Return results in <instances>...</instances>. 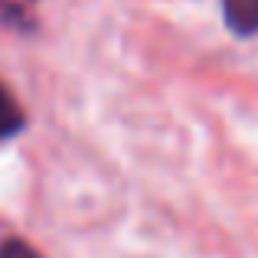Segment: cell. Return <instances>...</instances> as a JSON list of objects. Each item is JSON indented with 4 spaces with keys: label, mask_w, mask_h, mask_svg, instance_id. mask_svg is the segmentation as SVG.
I'll return each instance as SVG.
<instances>
[{
    "label": "cell",
    "mask_w": 258,
    "mask_h": 258,
    "mask_svg": "<svg viewBox=\"0 0 258 258\" xmlns=\"http://www.w3.org/2000/svg\"><path fill=\"white\" fill-rule=\"evenodd\" d=\"M222 13L232 33L255 36L258 33V0H222Z\"/></svg>",
    "instance_id": "6da1fadb"
},
{
    "label": "cell",
    "mask_w": 258,
    "mask_h": 258,
    "mask_svg": "<svg viewBox=\"0 0 258 258\" xmlns=\"http://www.w3.org/2000/svg\"><path fill=\"white\" fill-rule=\"evenodd\" d=\"M23 127H26V111H23V105L17 101V95H13L10 88L0 82V141L17 138Z\"/></svg>",
    "instance_id": "7a4b0ae2"
},
{
    "label": "cell",
    "mask_w": 258,
    "mask_h": 258,
    "mask_svg": "<svg viewBox=\"0 0 258 258\" xmlns=\"http://www.w3.org/2000/svg\"><path fill=\"white\" fill-rule=\"evenodd\" d=\"M0 258H43V255H39L26 239H17V235H10V239L0 242Z\"/></svg>",
    "instance_id": "3957f363"
}]
</instances>
